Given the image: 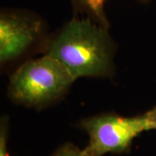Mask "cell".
Listing matches in <instances>:
<instances>
[{"mask_svg": "<svg viewBox=\"0 0 156 156\" xmlns=\"http://www.w3.org/2000/svg\"><path fill=\"white\" fill-rule=\"evenodd\" d=\"M46 54L54 57L76 80L108 76L113 72L114 45L108 29L90 17H74L52 38Z\"/></svg>", "mask_w": 156, "mask_h": 156, "instance_id": "obj_1", "label": "cell"}, {"mask_svg": "<svg viewBox=\"0 0 156 156\" xmlns=\"http://www.w3.org/2000/svg\"><path fill=\"white\" fill-rule=\"evenodd\" d=\"M75 81L61 62L45 54L17 69L10 78L8 94L17 104L40 108L62 97Z\"/></svg>", "mask_w": 156, "mask_h": 156, "instance_id": "obj_2", "label": "cell"}, {"mask_svg": "<svg viewBox=\"0 0 156 156\" xmlns=\"http://www.w3.org/2000/svg\"><path fill=\"white\" fill-rule=\"evenodd\" d=\"M81 127L89 135L85 150L93 156L128 153L139 134L151 130L145 113L131 117L101 114L83 120Z\"/></svg>", "mask_w": 156, "mask_h": 156, "instance_id": "obj_3", "label": "cell"}, {"mask_svg": "<svg viewBox=\"0 0 156 156\" xmlns=\"http://www.w3.org/2000/svg\"><path fill=\"white\" fill-rule=\"evenodd\" d=\"M44 24L32 13L23 11H1L0 62L2 64L23 56L43 32Z\"/></svg>", "mask_w": 156, "mask_h": 156, "instance_id": "obj_4", "label": "cell"}, {"mask_svg": "<svg viewBox=\"0 0 156 156\" xmlns=\"http://www.w3.org/2000/svg\"><path fill=\"white\" fill-rule=\"evenodd\" d=\"M75 8L87 14V17L108 29L109 23L105 13L106 0H71Z\"/></svg>", "mask_w": 156, "mask_h": 156, "instance_id": "obj_5", "label": "cell"}, {"mask_svg": "<svg viewBox=\"0 0 156 156\" xmlns=\"http://www.w3.org/2000/svg\"><path fill=\"white\" fill-rule=\"evenodd\" d=\"M51 156H93L85 148L81 149L72 143H65L57 148Z\"/></svg>", "mask_w": 156, "mask_h": 156, "instance_id": "obj_6", "label": "cell"}, {"mask_svg": "<svg viewBox=\"0 0 156 156\" xmlns=\"http://www.w3.org/2000/svg\"><path fill=\"white\" fill-rule=\"evenodd\" d=\"M9 121L7 117H3L0 122V156H10L8 150Z\"/></svg>", "mask_w": 156, "mask_h": 156, "instance_id": "obj_7", "label": "cell"}, {"mask_svg": "<svg viewBox=\"0 0 156 156\" xmlns=\"http://www.w3.org/2000/svg\"><path fill=\"white\" fill-rule=\"evenodd\" d=\"M150 125L151 130H156V106L145 113Z\"/></svg>", "mask_w": 156, "mask_h": 156, "instance_id": "obj_8", "label": "cell"}, {"mask_svg": "<svg viewBox=\"0 0 156 156\" xmlns=\"http://www.w3.org/2000/svg\"><path fill=\"white\" fill-rule=\"evenodd\" d=\"M137 1H139V2H141V3H148L150 0H137Z\"/></svg>", "mask_w": 156, "mask_h": 156, "instance_id": "obj_9", "label": "cell"}]
</instances>
